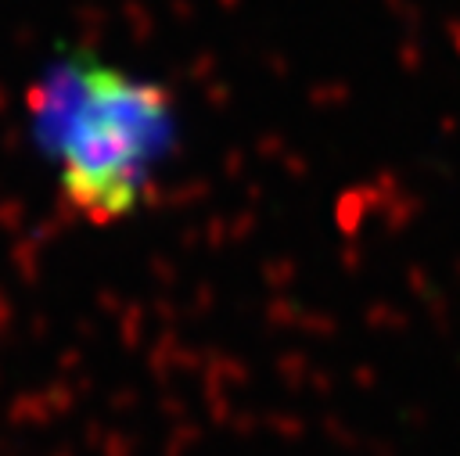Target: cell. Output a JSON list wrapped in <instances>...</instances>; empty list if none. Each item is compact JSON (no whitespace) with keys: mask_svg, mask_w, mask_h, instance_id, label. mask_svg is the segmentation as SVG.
Here are the masks:
<instances>
[{"mask_svg":"<svg viewBox=\"0 0 460 456\" xmlns=\"http://www.w3.org/2000/svg\"><path fill=\"white\" fill-rule=\"evenodd\" d=\"M40 144L58 162L61 205L90 226H111L147 201L172 144V97L93 54L54 65L29 90Z\"/></svg>","mask_w":460,"mask_h":456,"instance_id":"cell-1","label":"cell"}]
</instances>
